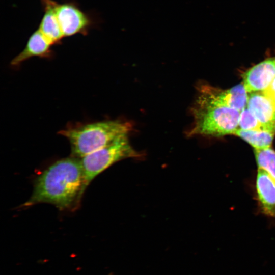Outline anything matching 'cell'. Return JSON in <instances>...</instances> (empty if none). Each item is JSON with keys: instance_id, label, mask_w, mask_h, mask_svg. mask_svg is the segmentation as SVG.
<instances>
[{"instance_id": "1", "label": "cell", "mask_w": 275, "mask_h": 275, "mask_svg": "<svg viewBox=\"0 0 275 275\" xmlns=\"http://www.w3.org/2000/svg\"><path fill=\"white\" fill-rule=\"evenodd\" d=\"M82 181L80 158L71 156L60 159L37 177L33 193L23 206L45 203L61 210L69 209L81 199Z\"/></svg>"}, {"instance_id": "12", "label": "cell", "mask_w": 275, "mask_h": 275, "mask_svg": "<svg viewBox=\"0 0 275 275\" xmlns=\"http://www.w3.org/2000/svg\"><path fill=\"white\" fill-rule=\"evenodd\" d=\"M253 147L254 150H262L271 147L275 136V130H243L238 128L234 133Z\"/></svg>"}, {"instance_id": "9", "label": "cell", "mask_w": 275, "mask_h": 275, "mask_svg": "<svg viewBox=\"0 0 275 275\" xmlns=\"http://www.w3.org/2000/svg\"><path fill=\"white\" fill-rule=\"evenodd\" d=\"M51 44L38 29L30 37L24 48L11 61L12 66L16 67L34 57L49 58L52 56Z\"/></svg>"}, {"instance_id": "16", "label": "cell", "mask_w": 275, "mask_h": 275, "mask_svg": "<svg viewBox=\"0 0 275 275\" xmlns=\"http://www.w3.org/2000/svg\"><path fill=\"white\" fill-rule=\"evenodd\" d=\"M109 275H112V274H109Z\"/></svg>"}, {"instance_id": "7", "label": "cell", "mask_w": 275, "mask_h": 275, "mask_svg": "<svg viewBox=\"0 0 275 275\" xmlns=\"http://www.w3.org/2000/svg\"><path fill=\"white\" fill-rule=\"evenodd\" d=\"M248 93L263 91L275 79V56L252 67L242 75Z\"/></svg>"}, {"instance_id": "3", "label": "cell", "mask_w": 275, "mask_h": 275, "mask_svg": "<svg viewBox=\"0 0 275 275\" xmlns=\"http://www.w3.org/2000/svg\"><path fill=\"white\" fill-rule=\"evenodd\" d=\"M193 123L188 135L222 136L234 134L238 128L240 112L216 105L197 97L191 109Z\"/></svg>"}, {"instance_id": "8", "label": "cell", "mask_w": 275, "mask_h": 275, "mask_svg": "<svg viewBox=\"0 0 275 275\" xmlns=\"http://www.w3.org/2000/svg\"><path fill=\"white\" fill-rule=\"evenodd\" d=\"M256 189L258 201L262 211L275 218V181L264 170L258 169Z\"/></svg>"}, {"instance_id": "2", "label": "cell", "mask_w": 275, "mask_h": 275, "mask_svg": "<svg viewBox=\"0 0 275 275\" xmlns=\"http://www.w3.org/2000/svg\"><path fill=\"white\" fill-rule=\"evenodd\" d=\"M132 129L130 123L109 120L77 124L67 126L59 132L69 141L71 156L81 158L127 136Z\"/></svg>"}, {"instance_id": "4", "label": "cell", "mask_w": 275, "mask_h": 275, "mask_svg": "<svg viewBox=\"0 0 275 275\" xmlns=\"http://www.w3.org/2000/svg\"><path fill=\"white\" fill-rule=\"evenodd\" d=\"M140 156L130 145L127 135L80 158L83 176L81 198L89 184L100 173L121 160Z\"/></svg>"}, {"instance_id": "6", "label": "cell", "mask_w": 275, "mask_h": 275, "mask_svg": "<svg viewBox=\"0 0 275 275\" xmlns=\"http://www.w3.org/2000/svg\"><path fill=\"white\" fill-rule=\"evenodd\" d=\"M56 11L64 37L86 35L93 24L90 16L73 3H57Z\"/></svg>"}, {"instance_id": "5", "label": "cell", "mask_w": 275, "mask_h": 275, "mask_svg": "<svg viewBox=\"0 0 275 275\" xmlns=\"http://www.w3.org/2000/svg\"><path fill=\"white\" fill-rule=\"evenodd\" d=\"M248 93L243 82L226 90L201 84L198 86L197 97L212 104L241 112L247 106Z\"/></svg>"}, {"instance_id": "14", "label": "cell", "mask_w": 275, "mask_h": 275, "mask_svg": "<svg viewBox=\"0 0 275 275\" xmlns=\"http://www.w3.org/2000/svg\"><path fill=\"white\" fill-rule=\"evenodd\" d=\"M238 128L243 130L273 129L261 124L250 111L247 106L240 113Z\"/></svg>"}, {"instance_id": "11", "label": "cell", "mask_w": 275, "mask_h": 275, "mask_svg": "<svg viewBox=\"0 0 275 275\" xmlns=\"http://www.w3.org/2000/svg\"><path fill=\"white\" fill-rule=\"evenodd\" d=\"M44 13L38 29L51 45L60 42L64 37L57 16V2L53 0H41Z\"/></svg>"}, {"instance_id": "10", "label": "cell", "mask_w": 275, "mask_h": 275, "mask_svg": "<svg viewBox=\"0 0 275 275\" xmlns=\"http://www.w3.org/2000/svg\"><path fill=\"white\" fill-rule=\"evenodd\" d=\"M246 106L261 124L275 129V105L262 91L250 93Z\"/></svg>"}, {"instance_id": "15", "label": "cell", "mask_w": 275, "mask_h": 275, "mask_svg": "<svg viewBox=\"0 0 275 275\" xmlns=\"http://www.w3.org/2000/svg\"><path fill=\"white\" fill-rule=\"evenodd\" d=\"M275 105V79L264 91H262Z\"/></svg>"}, {"instance_id": "13", "label": "cell", "mask_w": 275, "mask_h": 275, "mask_svg": "<svg viewBox=\"0 0 275 275\" xmlns=\"http://www.w3.org/2000/svg\"><path fill=\"white\" fill-rule=\"evenodd\" d=\"M254 151L258 169L265 171L275 181V151L271 147Z\"/></svg>"}]
</instances>
